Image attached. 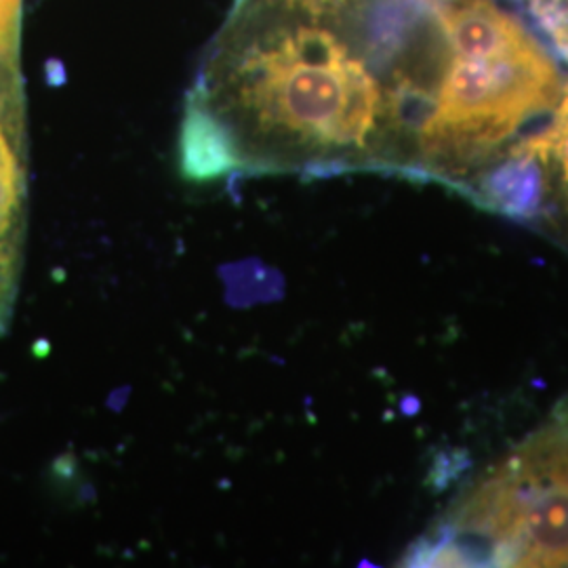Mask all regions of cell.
I'll return each mask as SVG.
<instances>
[{
	"label": "cell",
	"mask_w": 568,
	"mask_h": 568,
	"mask_svg": "<svg viewBox=\"0 0 568 568\" xmlns=\"http://www.w3.org/2000/svg\"><path fill=\"white\" fill-rule=\"evenodd\" d=\"M410 47L384 0H239L192 91L180 166L413 178Z\"/></svg>",
	"instance_id": "obj_1"
},
{
	"label": "cell",
	"mask_w": 568,
	"mask_h": 568,
	"mask_svg": "<svg viewBox=\"0 0 568 568\" xmlns=\"http://www.w3.org/2000/svg\"><path fill=\"white\" fill-rule=\"evenodd\" d=\"M443 61L415 145V182L462 192L546 121L567 77L527 23L495 0L434 4Z\"/></svg>",
	"instance_id": "obj_2"
},
{
	"label": "cell",
	"mask_w": 568,
	"mask_h": 568,
	"mask_svg": "<svg viewBox=\"0 0 568 568\" xmlns=\"http://www.w3.org/2000/svg\"><path fill=\"white\" fill-rule=\"evenodd\" d=\"M405 567H568V398L419 537Z\"/></svg>",
	"instance_id": "obj_3"
},
{
	"label": "cell",
	"mask_w": 568,
	"mask_h": 568,
	"mask_svg": "<svg viewBox=\"0 0 568 568\" xmlns=\"http://www.w3.org/2000/svg\"><path fill=\"white\" fill-rule=\"evenodd\" d=\"M471 203L568 246V77L548 119L462 190Z\"/></svg>",
	"instance_id": "obj_4"
},
{
	"label": "cell",
	"mask_w": 568,
	"mask_h": 568,
	"mask_svg": "<svg viewBox=\"0 0 568 568\" xmlns=\"http://www.w3.org/2000/svg\"><path fill=\"white\" fill-rule=\"evenodd\" d=\"M26 126L20 77L0 61V337L13 323L26 246Z\"/></svg>",
	"instance_id": "obj_5"
},
{
	"label": "cell",
	"mask_w": 568,
	"mask_h": 568,
	"mask_svg": "<svg viewBox=\"0 0 568 568\" xmlns=\"http://www.w3.org/2000/svg\"><path fill=\"white\" fill-rule=\"evenodd\" d=\"M532 23L546 34L560 58L568 61V0H520Z\"/></svg>",
	"instance_id": "obj_6"
}]
</instances>
